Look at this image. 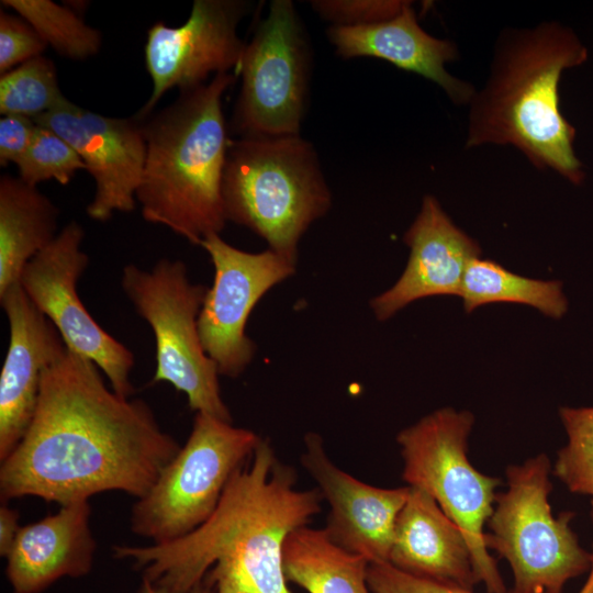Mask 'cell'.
Masks as SVG:
<instances>
[{
    "label": "cell",
    "instance_id": "cell-19",
    "mask_svg": "<svg viewBox=\"0 0 593 593\" xmlns=\"http://www.w3.org/2000/svg\"><path fill=\"white\" fill-rule=\"evenodd\" d=\"M88 501L74 502L43 519L22 526L4 557L14 593H42L63 578H81L93 564L96 540Z\"/></svg>",
    "mask_w": 593,
    "mask_h": 593
},
{
    "label": "cell",
    "instance_id": "cell-32",
    "mask_svg": "<svg viewBox=\"0 0 593 593\" xmlns=\"http://www.w3.org/2000/svg\"><path fill=\"white\" fill-rule=\"evenodd\" d=\"M19 512L7 504L0 507V555L5 557L11 549L20 529Z\"/></svg>",
    "mask_w": 593,
    "mask_h": 593
},
{
    "label": "cell",
    "instance_id": "cell-13",
    "mask_svg": "<svg viewBox=\"0 0 593 593\" xmlns=\"http://www.w3.org/2000/svg\"><path fill=\"white\" fill-rule=\"evenodd\" d=\"M250 7L243 0H195L180 26L154 23L144 47L153 89L136 116L150 115L172 88L184 91L205 83L210 75L236 72L246 44L237 27Z\"/></svg>",
    "mask_w": 593,
    "mask_h": 593
},
{
    "label": "cell",
    "instance_id": "cell-4",
    "mask_svg": "<svg viewBox=\"0 0 593 593\" xmlns=\"http://www.w3.org/2000/svg\"><path fill=\"white\" fill-rule=\"evenodd\" d=\"M237 77L215 75L143 119L146 157L136 191L142 216L193 245L227 223L222 184L231 139L222 100Z\"/></svg>",
    "mask_w": 593,
    "mask_h": 593
},
{
    "label": "cell",
    "instance_id": "cell-20",
    "mask_svg": "<svg viewBox=\"0 0 593 593\" xmlns=\"http://www.w3.org/2000/svg\"><path fill=\"white\" fill-rule=\"evenodd\" d=\"M389 563L409 574L473 590L478 583L461 528L427 492L410 486Z\"/></svg>",
    "mask_w": 593,
    "mask_h": 593
},
{
    "label": "cell",
    "instance_id": "cell-33",
    "mask_svg": "<svg viewBox=\"0 0 593 593\" xmlns=\"http://www.w3.org/2000/svg\"><path fill=\"white\" fill-rule=\"evenodd\" d=\"M139 593H172L161 586H158L147 580H142ZM189 593H214L213 586L205 579L193 588Z\"/></svg>",
    "mask_w": 593,
    "mask_h": 593
},
{
    "label": "cell",
    "instance_id": "cell-25",
    "mask_svg": "<svg viewBox=\"0 0 593 593\" xmlns=\"http://www.w3.org/2000/svg\"><path fill=\"white\" fill-rule=\"evenodd\" d=\"M55 64L40 55L0 76V113L36 119L63 105Z\"/></svg>",
    "mask_w": 593,
    "mask_h": 593
},
{
    "label": "cell",
    "instance_id": "cell-6",
    "mask_svg": "<svg viewBox=\"0 0 593 593\" xmlns=\"http://www.w3.org/2000/svg\"><path fill=\"white\" fill-rule=\"evenodd\" d=\"M550 460L545 454L510 465L507 489L496 493L484 542L513 573L510 593H562L569 580L592 569L593 555L571 528L572 512L553 516Z\"/></svg>",
    "mask_w": 593,
    "mask_h": 593
},
{
    "label": "cell",
    "instance_id": "cell-28",
    "mask_svg": "<svg viewBox=\"0 0 593 593\" xmlns=\"http://www.w3.org/2000/svg\"><path fill=\"white\" fill-rule=\"evenodd\" d=\"M404 0H313L315 13L335 27H357L385 21L399 14Z\"/></svg>",
    "mask_w": 593,
    "mask_h": 593
},
{
    "label": "cell",
    "instance_id": "cell-14",
    "mask_svg": "<svg viewBox=\"0 0 593 593\" xmlns=\"http://www.w3.org/2000/svg\"><path fill=\"white\" fill-rule=\"evenodd\" d=\"M34 121L61 136L80 156L96 191L87 214L105 222L115 212L135 209L146 157L143 120L113 118L70 100Z\"/></svg>",
    "mask_w": 593,
    "mask_h": 593
},
{
    "label": "cell",
    "instance_id": "cell-26",
    "mask_svg": "<svg viewBox=\"0 0 593 593\" xmlns=\"http://www.w3.org/2000/svg\"><path fill=\"white\" fill-rule=\"evenodd\" d=\"M559 415L568 443L558 451L553 473L572 493L593 496V407H567Z\"/></svg>",
    "mask_w": 593,
    "mask_h": 593
},
{
    "label": "cell",
    "instance_id": "cell-29",
    "mask_svg": "<svg viewBox=\"0 0 593 593\" xmlns=\"http://www.w3.org/2000/svg\"><path fill=\"white\" fill-rule=\"evenodd\" d=\"M47 45L21 16L0 11V74L42 55Z\"/></svg>",
    "mask_w": 593,
    "mask_h": 593
},
{
    "label": "cell",
    "instance_id": "cell-12",
    "mask_svg": "<svg viewBox=\"0 0 593 593\" xmlns=\"http://www.w3.org/2000/svg\"><path fill=\"white\" fill-rule=\"evenodd\" d=\"M200 246L211 258L214 278L198 317L199 335L220 376L237 378L256 353L245 333L251 311L270 289L295 272L296 264L269 248L238 249L220 234L208 235Z\"/></svg>",
    "mask_w": 593,
    "mask_h": 593
},
{
    "label": "cell",
    "instance_id": "cell-1",
    "mask_svg": "<svg viewBox=\"0 0 593 593\" xmlns=\"http://www.w3.org/2000/svg\"><path fill=\"white\" fill-rule=\"evenodd\" d=\"M180 448L146 402L110 390L96 363L67 348L44 370L33 418L1 461V500L63 506L108 491L141 499Z\"/></svg>",
    "mask_w": 593,
    "mask_h": 593
},
{
    "label": "cell",
    "instance_id": "cell-3",
    "mask_svg": "<svg viewBox=\"0 0 593 593\" xmlns=\"http://www.w3.org/2000/svg\"><path fill=\"white\" fill-rule=\"evenodd\" d=\"M588 58L577 33L557 21L501 31L485 83L468 104L466 147L510 145L533 166L581 184L585 171L577 131L560 110L559 82Z\"/></svg>",
    "mask_w": 593,
    "mask_h": 593
},
{
    "label": "cell",
    "instance_id": "cell-24",
    "mask_svg": "<svg viewBox=\"0 0 593 593\" xmlns=\"http://www.w3.org/2000/svg\"><path fill=\"white\" fill-rule=\"evenodd\" d=\"M1 4L25 20L65 58L83 60L101 49V32L88 25L75 8L52 0H2Z\"/></svg>",
    "mask_w": 593,
    "mask_h": 593
},
{
    "label": "cell",
    "instance_id": "cell-15",
    "mask_svg": "<svg viewBox=\"0 0 593 593\" xmlns=\"http://www.w3.org/2000/svg\"><path fill=\"white\" fill-rule=\"evenodd\" d=\"M301 463L329 506L323 528L327 537L369 563L389 562L395 523L410 486L378 488L351 477L332 461L316 433L305 435Z\"/></svg>",
    "mask_w": 593,
    "mask_h": 593
},
{
    "label": "cell",
    "instance_id": "cell-17",
    "mask_svg": "<svg viewBox=\"0 0 593 593\" xmlns=\"http://www.w3.org/2000/svg\"><path fill=\"white\" fill-rule=\"evenodd\" d=\"M410 248L407 265L399 280L370 301L376 318L387 321L407 304L428 296H460L468 265L480 257L479 244L427 194L403 236Z\"/></svg>",
    "mask_w": 593,
    "mask_h": 593
},
{
    "label": "cell",
    "instance_id": "cell-21",
    "mask_svg": "<svg viewBox=\"0 0 593 593\" xmlns=\"http://www.w3.org/2000/svg\"><path fill=\"white\" fill-rule=\"evenodd\" d=\"M59 210L37 187L0 178V293L19 283L26 264L57 236Z\"/></svg>",
    "mask_w": 593,
    "mask_h": 593
},
{
    "label": "cell",
    "instance_id": "cell-34",
    "mask_svg": "<svg viewBox=\"0 0 593 593\" xmlns=\"http://www.w3.org/2000/svg\"><path fill=\"white\" fill-rule=\"evenodd\" d=\"M591 575L580 593H593V567L591 569Z\"/></svg>",
    "mask_w": 593,
    "mask_h": 593
},
{
    "label": "cell",
    "instance_id": "cell-7",
    "mask_svg": "<svg viewBox=\"0 0 593 593\" xmlns=\"http://www.w3.org/2000/svg\"><path fill=\"white\" fill-rule=\"evenodd\" d=\"M474 417L469 411L437 410L402 429L396 441L403 459L402 479L427 492L463 532L475 578L488 593H507L496 560L484 542L501 480L478 471L468 458Z\"/></svg>",
    "mask_w": 593,
    "mask_h": 593
},
{
    "label": "cell",
    "instance_id": "cell-23",
    "mask_svg": "<svg viewBox=\"0 0 593 593\" xmlns=\"http://www.w3.org/2000/svg\"><path fill=\"white\" fill-rule=\"evenodd\" d=\"M460 298L467 313L495 302L529 305L552 318H561L568 309L560 281L523 277L480 257L466 269Z\"/></svg>",
    "mask_w": 593,
    "mask_h": 593
},
{
    "label": "cell",
    "instance_id": "cell-5",
    "mask_svg": "<svg viewBox=\"0 0 593 593\" xmlns=\"http://www.w3.org/2000/svg\"><path fill=\"white\" fill-rule=\"evenodd\" d=\"M222 197L227 222L294 264L301 237L332 206L317 153L301 134L231 139Z\"/></svg>",
    "mask_w": 593,
    "mask_h": 593
},
{
    "label": "cell",
    "instance_id": "cell-16",
    "mask_svg": "<svg viewBox=\"0 0 593 593\" xmlns=\"http://www.w3.org/2000/svg\"><path fill=\"white\" fill-rule=\"evenodd\" d=\"M10 329L0 373V460L24 436L36 410L44 370L67 349L53 323L30 300L20 283L0 293Z\"/></svg>",
    "mask_w": 593,
    "mask_h": 593
},
{
    "label": "cell",
    "instance_id": "cell-10",
    "mask_svg": "<svg viewBox=\"0 0 593 593\" xmlns=\"http://www.w3.org/2000/svg\"><path fill=\"white\" fill-rule=\"evenodd\" d=\"M312 47L290 0H272L236 69L240 90L231 128L238 137L300 135L306 111Z\"/></svg>",
    "mask_w": 593,
    "mask_h": 593
},
{
    "label": "cell",
    "instance_id": "cell-27",
    "mask_svg": "<svg viewBox=\"0 0 593 593\" xmlns=\"http://www.w3.org/2000/svg\"><path fill=\"white\" fill-rule=\"evenodd\" d=\"M16 167L19 178L35 187L52 179L66 186L78 170H86L78 153L61 136L38 124L27 152Z\"/></svg>",
    "mask_w": 593,
    "mask_h": 593
},
{
    "label": "cell",
    "instance_id": "cell-22",
    "mask_svg": "<svg viewBox=\"0 0 593 593\" xmlns=\"http://www.w3.org/2000/svg\"><path fill=\"white\" fill-rule=\"evenodd\" d=\"M368 566L366 558L335 545L323 528H298L283 546L287 581L309 593H372L367 581Z\"/></svg>",
    "mask_w": 593,
    "mask_h": 593
},
{
    "label": "cell",
    "instance_id": "cell-11",
    "mask_svg": "<svg viewBox=\"0 0 593 593\" xmlns=\"http://www.w3.org/2000/svg\"><path fill=\"white\" fill-rule=\"evenodd\" d=\"M83 237L82 226L70 221L26 264L19 283L57 328L67 348L96 363L111 389L130 398L134 393L130 380L134 355L96 322L77 292V282L89 264L81 250Z\"/></svg>",
    "mask_w": 593,
    "mask_h": 593
},
{
    "label": "cell",
    "instance_id": "cell-18",
    "mask_svg": "<svg viewBox=\"0 0 593 593\" xmlns=\"http://www.w3.org/2000/svg\"><path fill=\"white\" fill-rule=\"evenodd\" d=\"M327 38L344 59L372 57L436 83L457 105H468L477 89L452 76L446 64L459 57L457 45L427 33L407 1L395 16L357 27L327 29Z\"/></svg>",
    "mask_w": 593,
    "mask_h": 593
},
{
    "label": "cell",
    "instance_id": "cell-8",
    "mask_svg": "<svg viewBox=\"0 0 593 593\" xmlns=\"http://www.w3.org/2000/svg\"><path fill=\"white\" fill-rule=\"evenodd\" d=\"M121 286L155 336L156 370L152 383L168 382L186 394L195 413L232 423L221 396L219 371L203 349L198 317L208 288L193 283L181 260L163 258L149 270L123 268Z\"/></svg>",
    "mask_w": 593,
    "mask_h": 593
},
{
    "label": "cell",
    "instance_id": "cell-30",
    "mask_svg": "<svg viewBox=\"0 0 593 593\" xmlns=\"http://www.w3.org/2000/svg\"><path fill=\"white\" fill-rule=\"evenodd\" d=\"M367 581L372 593H474L470 589L409 574L389 562L369 563Z\"/></svg>",
    "mask_w": 593,
    "mask_h": 593
},
{
    "label": "cell",
    "instance_id": "cell-31",
    "mask_svg": "<svg viewBox=\"0 0 593 593\" xmlns=\"http://www.w3.org/2000/svg\"><path fill=\"white\" fill-rule=\"evenodd\" d=\"M34 119L5 114L0 119V165L18 164L27 152L35 130Z\"/></svg>",
    "mask_w": 593,
    "mask_h": 593
},
{
    "label": "cell",
    "instance_id": "cell-9",
    "mask_svg": "<svg viewBox=\"0 0 593 593\" xmlns=\"http://www.w3.org/2000/svg\"><path fill=\"white\" fill-rule=\"evenodd\" d=\"M260 439L250 429L197 413L186 444L134 504L132 532L166 544L198 528L214 513L231 477Z\"/></svg>",
    "mask_w": 593,
    "mask_h": 593
},
{
    "label": "cell",
    "instance_id": "cell-2",
    "mask_svg": "<svg viewBox=\"0 0 593 593\" xmlns=\"http://www.w3.org/2000/svg\"><path fill=\"white\" fill-rule=\"evenodd\" d=\"M296 480L293 467L261 438L202 525L166 544L115 545L113 556L172 593H189L204 579L214 593H291L284 542L320 513L323 500L317 488L300 490Z\"/></svg>",
    "mask_w": 593,
    "mask_h": 593
}]
</instances>
